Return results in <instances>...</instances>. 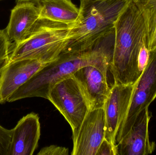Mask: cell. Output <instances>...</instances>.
<instances>
[{"label": "cell", "mask_w": 156, "mask_h": 155, "mask_svg": "<svg viewBox=\"0 0 156 155\" xmlns=\"http://www.w3.org/2000/svg\"><path fill=\"white\" fill-rule=\"evenodd\" d=\"M114 42V35L109 33L100 39L90 51L61 53L56 60L44 66L20 86L8 102L34 97L48 99L52 87L80 68L88 65L111 64Z\"/></svg>", "instance_id": "obj_1"}, {"label": "cell", "mask_w": 156, "mask_h": 155, "mask_svg": "<svg viewBox=\"0 0 156 155\" xmlns=\"http://www.w3.org/2000/svg\"><path fill=\"white\" fill-rule=\"evenodd\" d=\"M115 43L110 72L114 84L133 85L141 76L139 53L147 43L144 18L130 0L114 25Z\"/></svg>", "instance_id": "obj_2"}, {"label": "cell", "mask_w": 156, "mask_h": 155, "mask_svg": "<svg viewBox=\"0 0 156 155\" xmlns=\"http://www.w3.org/2000/svg\"><path fill=\"white\" fill-rule=\"evenodd\" d=\"M130 0H80L79 15L71 25L69 42L62 52L92 50L114 28L117 18Z\"/></svg>", "instance_id": "obj_3"}, {"label": "cell", "mask_w": 156, "mask_h": 155, "mask_svg": "<svg viewBox=\"0 0 156 155\" xmlns=\"http://www.w3.org/2000/svg\"><path fill=\"white\" fill-rule=\"evenodd\" d=\"M71 25L40 19L35 31L28 39L18 44L11 43L6 61L36 60L44 63L54 62L68 43Z\"/></svg>", "instance_id": "obj_4"}, {"label": "cell", "mask_w": 156, "mask_h": 155, "mask_svg": "<svg viewBox=\"0 0 156 155\" xmlns=\"http://www.w3.org/2000/svg\"><path fill=\"white\" fill-rule=\"evenodd\" d=\"M156 98V48L150 51L147 64L134 84L128 111L117 133L116 144L131 130L139 113Z\"/></svg>", "instance_id": "obj_5"}, {"label": "cell", "mask_w": 156, "mask_h": 155, "mask_svg": "<svg viewBox=\"0 0 156 155\" xmlns=\"http://www.w3.org/2000/svg\"><path fill=\"white\" fill-rule=\"evenodd\" d=\"M48 100L64 116L72 132L80 127L90 111L80 87L73 75L52 87L48 93Z\"/></svg>", "instance_id": "obj_6"}, {"label": "cell", "mask_w": 156, "mask_h": 155, "mask_svg": "<svg viewBox=\"0 0 156 155\" xmlns=\"http://www.w3.org/2000/svg\"><path fill=\"white\" fill-rule=\"evenodd\" d=\"M111 64L88 65L74 74L90 110L103 108L112 86L108 84V70Z\"/></svg>", "instance_id": "obj_7"}, {"label": "cell", "mask_w": 156, "mask_h": 155, "mask_svg": "<svg viewBox=\"0 0 156 155\" xmlns=\"http://www.w3.org/2000/svg\"><path fill=\"white\" fill-rule=\"evenodd\" d=\"M72 155H96L105 136L103 108L90 110L80 127L72 132Z\"/></svg>", "instance_id": "obj_8"}, {"label": "cell", "mask_w": 156, "mask_h": 155, "mask_svg": "<svg viewBox=\"0 0 156 155\" xmlns=\"http://www.w3.org/2000/svg\"><path fill=\"white\" fill-rule=\"evenodd\" d=\"M134 86L114 84L105 103V138L113 144L117 145V133L128 111Z\"/></svg>", "instance_id": "obj_9"}, {"label": "cell", "mask_w": 156, "mask_h": 155, "mask_svg": "<svg viewBox=\"0 0 156 155\" xmlns=\"http://www.w3.org/2000/svg\"><path fill=\"white\" fill-rule=\"evenodd\" d=\"M48 64L36 60L5 61L0 68V105L8 102L20 86Z\"/></svg>", "instance_id": "obj_10"}, {"label": "cell", "mask_w": 156, "mask_h": 155, "mask_svg": "<svg viewBox=\"0 0 156 155\" xmlns=\"http://www.w3.org/2000/svg\"><path fill=\"white\" fill-rule=\"evenodd\" d=\"M151 117L149 107L139 113L131 130L117 144V155H148L154 153L156 144L150 141L149 134Z\"/></svg>", "instance_id": "obj_11"}, {"label": "cell", "mask_w": 156, "mask_h": 155, "mask_svg": "<svg viewBox=\"0 0 156 155\" xmlns=\"http://www.w3.org/2000/svg\"><path fill=\"white\" fill-rule=\"evenodd\" d=\"M39 20V10L36 5L30 2L16 4L11 11L5 29L10 41L18 44L28 39L35 31Z\"/></svg>", "instance_id": "obj_12"}, {"label": "cell", "mask_w": 156, "mask_h": 155, "mask_svg": "<svg viewBox=\"0 0 156 155\" xmlns=\"http://www.w3.org/2000/svg\"><path fill=\"white\" fill-rule=\"evenodd\" d=\"M12 130L9 155H32L41 135L39 118L31 113L21 118Z\"/></svg>", "instance_id": "obj_13"}, {"label": "cell", "mask_w": 156, "mask_h": 155, "mask_svg": "<svg viewBox=\"0 0 156 155\" xmlns=\"http://www.w3.org/2000/svg\"><path fill=\"white\" fill-rule=\"evenodd\" d=\"M36 5L40 19L73 25L79 16V8L72 0H41Z\"/></svg>", "instance_id": "obj_14"}, {"label": "cell", "mask_w": 156, "mask_h": 155, "mask_svg": "<svg viewBox=\"0 0 156 155\" xmlns=\"http://www.w3.org/2000/svg\"><path fill=\"white\" fill-rule=\"evenodd\" d=\"M140 11L145 25L147 45L149 51L156 48V0H131Z\"/></svg>", "instance_id": "obj_15"}, {"label": "cell", "mask_w": 156, "mask_h": 155, "mask_svg": "<svg viewBox=\"0 0 156 155\" xmlns=\"http://www.w3.org/2000/svg\"><path fill=\"white\" fill-rule=\"evenodd\" d=\"M11 43L5 29L0 30V68L8 59Z\"/></svg>", "instance_id": "obj_16"}, {"label": "cell", "mask_w": 156, "mask_h": 155, "mask_svg": "<svg viewBox=\"0 0 156 155\" xmlns=\"http://www.w3.org/2000/svg\"><path fill=\"white\" fill-rule=\"evenodd\" d=\"M12 136V130H9L0 125V155H9Z\"/></svg>", "instance_id": "obj_17"}, {"label": "cell", "mask_w": 156, "mask_h": 155, "mask_svg": "<svg viewBox=\"0 0 156 155\" xmlns=\"http://www.w3.org/2000/svg\"><path fill=\"white\" fill-rule=\"evenodd\" d=\"M96 155H117V145L113 144L104 138Z\"/></svg>", "instance_id": "obj_18"}, {"label": "cell", "mask_w": 156, "mask_h": 155, "mask_svg": "<svg viewBox=\"0 0 156 155\" xmlns=\"http://www.w3.org/2000/svg\"><path fill=\"white\" fill-rule=\"evenodd\" d=\"M69 149L66 147L51 145L42 148L37 155H68Z\"/></svg>", "instance_id": "obj_19"}, {"label": "cell", "mask_w": 156, "mask_h": 155, "mask_svg": "<svg viewBox=\"0 0 156 155\" xmlns=\"http://www.w3.org/2000/svg\"><path fill=\"white\" fill-rule=\"evenodd\" d=\"M149 53L150 51L147 48L146 43H145L143 44L141 48L138 57V68L141 74L143 72L145 67L147 64L149 58Z\"/></svg>", "instance_id": "obj_20"}, {"label": "cell", "mask_w": 156, "mask_h": 155, "mask_svg": "<svg viewBox=\"0 0 156 155\" xmlns=\"http://www.w3.org/2000/svg\"><path fill=\"white\" fill-rule=\"evenodd\" d=\"M41 1V0H16V3L17 4L19 3L25 2H30L37 5Z\"/></svg>", "instance_id": "obj_21"}, {"label": "cell", "mask_w": 156, "mask_h": 155, "mask_svg": "<svg viewBox=\"0 0 156 155\" xmlns=\"http://www.w3.org/2000/svg\"><path fill=\"white\" fill-rule=\"evenodd\" d=\"M3 1V0H0V1Z\"/></svg>", "instance_id": "obj_22"}]
</instances>
